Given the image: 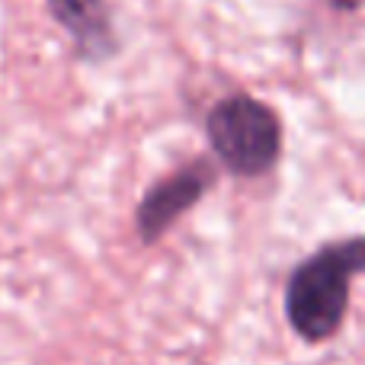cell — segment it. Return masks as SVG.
Wrapping results in <instances>:
<instances>
[{"mask_svg":"<svg viewBox=\"0 0 365 365\" xmlns=\"http://www.w3.org/2000/svg\"><path fill=\"white\" fill-rule=\"evenodd\" d=\"M356 276H365V234L327 240L289 272L282 308L298 340L321 346L340 334Z\"/></svg>","mask_w":365,"mask_h":365,"instance_id":"1","label":"cell"},{"mask_svg":"<svg viewBox=\"0 0 365 365\" xmlns=\"http://www.w3.org/2000/svg\"><path fill=\"white\" fill-rule=\"evenodd\" d=\"M215 180H218L215 164L199 158L192 164L160 177L154 186H148V192L141 195L138 208H135V231H138L141 244L151 247L158 240H164V234L212 192Z\"/></svg>","mask_w":365,"mask_h":365,"instance_id":"3","label":"cell"},{"mask_svg":"<svg viewBox=\"0 0 365 365\" xmlns=\"http://www.w3.org/2000/svg\"><path fill=\"white\" fill-rule=\"evenodd\" d=\"M334 10H343V13H353V10H359V6L365 4V0H327Z\"/></svg>","mask_w":365,"mask_h":365,"instance_id":"5","label":"cell"},{"mask_svg":"<svg viewBox=\"0 0 365 365\" xmlns=\"http://www.w3.org/2000/svg\"><path fill=\"white\" fill-rule=\"evenodd\" d=\"M45 10L64 29L81 61L100 64L119 55L122 38L115 29L113 0H45Z\"/></svg>","mask_w":365,"mask_h":365,"instance_id":"4","label":"cell"},{"mask_svg":"<svg viewBox=\"0 0 365 365\" xmlns=\"http://www.w3.org/2000/svg\"><path fill=\"white\" fill-rule=\"evenodd\" d=\"M205 138L215 160L231 177L259 180L282 158V119L269 103L250 93H231L205 115Z\"/></svg>","mask_w":365,"mask_h":365,"instance_id":"2","label":"cell"}]
</instances>
